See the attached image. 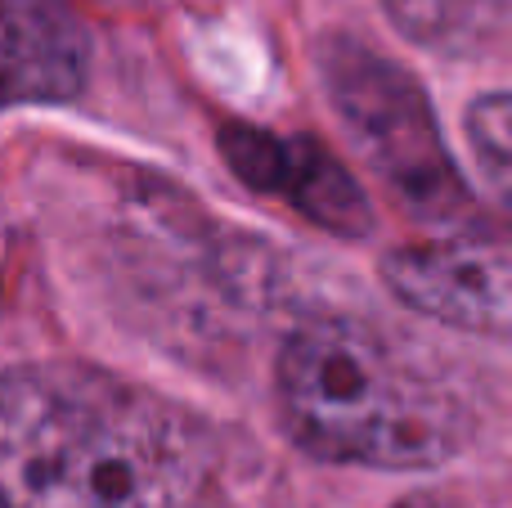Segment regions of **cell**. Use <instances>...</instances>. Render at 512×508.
Returning <instances> with one entry per match:
<instances>
[{"label":"cell","mask_w":512,"mask_h":508,"mask_svg":"<svg viewBox=\"0 0 512 508\" xmlns=\"http://www.w3.org/2000/svg\"><path fill=\"white\" fill-rule=\"evenodd\" d=\"M189 477L153 396L86 365L0 369V508H180Z\"/></svg>","instance_id":"6da1fadb"},{"label":"cell","mask_w":512,"mask_h":508,"mask_svg":"<svg viewBox=\"0 0 512 508\" xmlns=\"http://www.w3.org/2000/svg\"><path fill=\"white\" fill-rule=\"evenodd\" d=\"M279 410L315 459L436 468L468 441V410L436 374L360 324H306L283 342Z\"/></svg>","instance_id":"7a4b0ae2"},{"label":"cell","mask_w":512,"mask_h":508,"mask_svg":"<svg viewBox=\"0 0 512 508\" xmlns=\"http://www.w3.org/2000/svg\"><path fill=\"white\" fill-rule=\"evenodd\" d=\"M328 95L391 194L423 216H450L468 203L423 90L378 54L337 45L328 54Z\"/></svg>","instance_id":"3957f363"},{"label":"cell","mask_w":512,"mask_h":508,"mask_svg":"<svg viewBox=\"0 0 512 508\" xmlns=\"http://www.w3.org/2000/svg\"><path fill=\"white\" fill-rule=\"evenodd\" d=\"M90 63V32L63 0H0V113L77 99Z\"/></svg>","instance_id":"277c9868"},{"label":"cell","mask_w":512,"mask_h":508,"mask_svg":"<svg viewBox=\"0 0 512 508\" xmlns=\"http://www.w3.org/2000/svg\"><path fill=\"white\" fill-rule=\"evenodd\" d=\"M391 293L423 315L459 329L512 324V261L481 243L400 248L382 261Z\"/></svg>","instance_id":"5b68a950"},{"label":"cell","mask_w":512,"mask_h":508,"mask_svg":"<svg viewBox=\"0 0 512 508\" xmlns=\"http://www.w3.org/2000/svg\"><path fill=\"white\" fill-rule=\"evenodd\" d=\"M221 149L252 189L283 198L333 234H369V203L360 185L315 140H279L256 126H230Z\"/></svg>","instance_id":"8992f818"},{"label":"cell","mask_w":512,"mask_h":508,"mask_svg":"<svg viewBox=\"0 0 512 508\" xmlns=\"http://www.w3.org/2000/svg\"><path fill=\"white\" fill-rule=\"evenodd\" d=\"M468 140L490 194L512 212V95H486L472 104Z\"/></svg>","instance_id":"52a82bcc"},{"label":"cell","mask_w":512,"mask_h":508,"mask_svg":"<svg viewBox=\"0 0 512 508\" xmlns=\"http://www.w3.org/2000/svg\"><path fill=\"white\" fill-rule=\"evenodd\" d=\"M387 9L409 36H418V41L454 45V36H463L472 23H477L481 0H387Z\"/></svg>","instance_id":"ba28073f"},{"label":"cell","mask_w":512,"mask_h":508,"mask_svg":"<svg viewBox=\"0 0 512 508\" xmlns=\"http://www.w3.org/2000/svg\"><path fill=\"white\" fill-rule=\"evenodd\" d=\"M400 508H432V504H423V500H409V504H400Z\"/></svg>","instance_id":"9c48e42d"}]
</instances>
